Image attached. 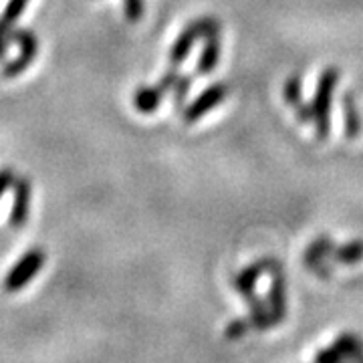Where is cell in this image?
<instances>
[{"mask_svg":"<svg viewBox=\"0 0 363 363\" xmlns=\"http://www.w3.org/2000/svg\"><path fill=\"white\" fill-rule=\"evenodd\" d=\"M11 39L18 45L21 55L14 59L13 63L2 67V77H18L21 73H25L26 69L30 67V63L35 61L37 52H39V40L35 37L33 30L28 28H18V30H11Z\"/></svg>","mask_w":363,"mask_h":363,"instance_id":"obj_3","label":"cell"},{"mask_svg":"<svg viewBox=\"0 0 363 363\" xmlns=\"http://www.w3.org/2000/svg\"><path fill=\"white\" fill-rule=\"evenodd\" d=\"M26 4H28V0H9V4L4 6V11L0 14V18L6 23V25H14V21L21 16V13L26 9Z\"/></svg>","mask_w":363,"mask_h":363,"instance_id":"obj_19","label":"cell"},{"mask_svg":"<svg viewBox=\"0 0 363 363\" xmlns=\"http://www.w3.org/2000/svg\"><path fill=\"white\" fill-rule=\"evenodd\" d=\"M279 271H283V267H281L279 260L274 259V257H262V259L252 262V264H248V267H245L242 271L238 272L233 279V286L236 289V293L245 298L247 295L257 291V283H259V279L264 272L267 274H274V272Z\"/></svg>","mask_w":363,"mask_h":363,"instance_id":"obj_4","label":"cell"},{"mask_svg":"<svg viewBox=\"0 0 363 363\" xmlns=\"http://www.w3.org/2000/svg\"><path fill=\"white\" fill-rule=\"evenodd\" d=\"M164 95H166V91L162 89L160 85H154V87L143 85L140 89L133 91V107L140 113H143V116H150V113H154L157 107L162 105Z\"/></svg>","mask_w":363,"mask_h":363,"instance_id":"obj_11","label":"cell"},{"mask_svg":"<svg viewBox=\"0 0 363 363\" xmlns=\"http://www.w3.org/2000/svg\"><path fill=\"white\" fill-rule=\"evenodd\" d=\"M123 11L130 23H138L143 16V0H123Z\"/></svg>","mask_w":363,"mask_h":363,"instance_id":"obj_21","label":"cell"},{"mask_svg":"<svg viewBox=\"0 0 363 363\" xmlns=\"http://www.w3.org/2000/svg\"><path fill=\"white\" fill-rule=\"evenodd\" d=\"M28 210H30V182L26 178H16L13 210H11V218H9L14 228L25 226L28 220Z\"/></svg>","mask_w":363,"mask_h":363,"instance_id":"obj_6","label":"cell"},{"mask_svg":"<svg viewBox=\"0 0 363 363\" xmlns=\"http://www.w3.org/2000/svg\"><path fill=\"white\" fill-rule=\"evenodd\" d=\"M250 329H252L250 319H248V317H240V319H234V321H230V323L226 325L224 335L228 339H240L245 337Z\"/></svg>","mask_w":363,"mask_h":363,"instance_id":"obj_18","label":"cell"},{"mask_svg":"<svg viewBox=\"0 0 363 363\" xmlns=\"http://www.w3.org/2000/svg\"><path fill=\"white\" fill-rule=\"evenodd\" d=\"M359 363H363V359H362V362H359Z\"/></svg>","mask_w":363,"mask_h":363,"instance_id":"obj_26","label":"cell"},{"mask_svg":"<svg viewBox=\"0 0 363 363\" xmlns=\"http://www.w3.org/2000/svg\"><path fill=\"white\" fill-rule=\"evenodd\" d=\"M190 25L194 26L196 33H198V37H200V39L220 37L222 25H220V21H216L214 16H200V18L192 21Z\"/></svg>","mask_w":363,"mask_h":363,"instance_id":"obj_15","label":"cell"},{"mask_svg":"<svg viewBox=\"0 0 363 363\" xmlns=\"http://www.w3.org/2000/svg\"><path fill=\"white\" fill-rule=\"evenodd\" d=\"M192 83H194V75H180V79L176 81V85H174V105H176V109H182V105L186 104L190 89H192Z\"/></svg>","mask_w":363,"mask_h":363,"instance_id":"obj_17","label":"cell"},{"mask_svg":"<svg viewBox=\"0 0 363 363\" xmlns=\"http://www.w3.org/2000/svg\"><path fill=\"white\" fill-rule=\"evenodd\" d=\"M200 39L198 37V33H196V28L192 25H188L184 30L180 33V37L174 40V45H172V49H169V63L172 65H180L184 63L188 57H190V52L194 49V43Z\"/></svg>","mask_w":363,"mask_h":363,"instance_id":"obj_12","label":"cell"},{"mask_svg":"<svg viewBox=\"0 0 363 363\" xmlns=\"http://www.w3.org/2000/svg\"><path fill=\"white\" fill-rule=\"evenodd\" d=\"M267 303L277 323H283L286 317V281L283 271L271 274V289H269Z\"/></svg>","mask_w":363,"mask_h":363,"instance_id":"obj_7","label":"cell"},{"mask_svg":"<svg viewBox=\"0 0 363 363\" xmlns=\"http://www.w3.org/2000/svg\"><path fill=\"white\" fill-rule=\"evenodd\" d=\"M341 107H343V135H345L347 140H357L359 133H362L363 123L353 91H347V93L341 97Z\"/></svg>","mask_w":363,"mask_h":363,"instance_id":"obj_8","label":"cell"},{"mask_svg":"<svg viewBox=\"0 0 363 363\" xmlns=\"http://www.w3.org/2000/svg\"><path fill=\"white\" fill-rule=\"evenodd\" d=\"M178 79H180V71H178V67L174 65L169 71L164 73V77L160 79V83H157V85L168 93L169 89H174V85H176V81H178Z\"/></svg>","mask_w":363,"mask_h":363,"instance_id":"obj_22","label":"cell"},{"mask_svg":"<svg viewBox=\"0 0 363 363\" xmlns=\"http://www.w3.org/2000/svg\"><path fill=\"white\" fill-rule=\"evenodd\" d=\"M295 116L301 123H309L313 121V109H311V104H301L298 107H295Z\"/></svg>","mask_w":363,"mask_h":363,"instance_id":"obj_25","label":"cell"},{"mask_svg":"<svg viewBox=\"0 0 363 363\" xmlns=\"http://www.w3.org/2000/svg\"><path fill=\"white\" fill-rule=\"evenodd\" d=\"M226 97H228V85L226 83H214V85H210L208 89L202 91L194 101L182 111L184 123H194L198 119H202L208 111H212L214 107H218Z\"/></svg>","mask_w":363,"mask_h":363,"instance_id":"obj_5","label":"cell"},{"mask_svg":"<svg viewBox=\"0 0 363 363\" xmlns=\"http://www.w3.org/2000/svg\"><path fill=\"white\" fill-rule=\"evenodd\" d=\"M315 363H345L343 359V355L335 350V345H329V347H325V350L317 351L315 353Z\"/></svg>","mask_w":363,"mask_h":363,"instance_id":"obj_20","label":"cell"},{"mask_svg":"<svg viewBox=\"0 0 363 363\" xmlns=\"http://www.w3.org/2000/svg\"><path fill=\"white\" fill-rule=\"evenodd\" d=\"M11 39V25H6L2 18H0V59L4 57L6 52V43Z\"/></svg>","mask_w":363,"mask_h":363,"instance_id":"obj_24","label":"cell"},{"mask_svg":"<svg viewBox=\"0 0 363 363\" xmlns=\"http://www.w3.org/2000/svg\"><path fill=\"white\" fill-rule=\"evenodd\" d=\"M45 260H47V257H45V252L40 248H33V250L25 252L18 259V262L11 269V272L6 274V279H4V291L16 293L23 286L28 285L37 277V272L45 267Z\"/></svg>","mask_w":363,"mask_h":363,"instance_id":"obj_2","label":"cell"},{"mask_svg":"<svg viewBox=\"0 0 363 363\" xmlns=\"http://www.w3.org/2000/svg\"><path fill=\"white\" fill-rule=\"evenodd\" d=\"M283 95H285V101L293 109L303 104V83L298 75H291L285 81V87H283Z\"/></svg>","mask_w":363,"mask_h":363,"instance_id":"obj_16","label":"cell"},{"mask_svg":"<svg viewBox=\"0 0 363 363\" xmlns=\"http://www.w3.org/2000/svg\"><path fill=\"white\" fill-rule=\"evenodd\" d=\"M339 79H341L339 69L327 67L321 73L315 95H313V123H315V135L319 142H325L331 135V105H333V95L337 89Z\"/></svg>","mask_w":363,"mask_h":363,"instance_id":"obj_1","label":"cell"},{"mask_svg":"<svg viewBox=\"0 0 363 363\" xmlns=\"http://www.w3.org/2000/svg\"><path fill=\"white\" fill-rule=\"evenodd\" d=\"M220 57H222L220 37L206 39V45H204V49H202L200 57H198V61H196V75H200V77H206V75H210V73L218 67V63H220Z\"/></svg>","mask_w":363,"mask_h":363,"instance_id":"obj_10","label":"cell"},{"mask_svg":"<svg viewBox=\"0 0 363 363\" xmlns=\"http://www.w3.org/2000/svg\"><path fill=\"white\" fill-rule=\"evenodd\" d=\"M333 345L347 363H359L363 359V341L355 333H341Z\"/></svg>","mask_w":363,"mask_h":363,"instance_id":"obj_13","label":"cell"},{"mask_svg":"<svg viewBox=\"0 0 363 363\" xmlns=\"http://www.w3.org/2000/svg\"><path fill=\"white\" fill-rule=\"evenodd\" d=\"M14 182H16V176H14L13 169H0V198H2V194H4L11 186H14Z\"/></svg>","mask_w":363,"mask_h":363,"instance_id":"obj_23","label":"cell"},{"mask_svg":"<svg viewBox=\"0 0 363 363\" xmlns=\"http://www.w3.org/2000/svg\"><path fill=\"white\" fill-rule=\"evenodd\" d=\"M333 250H335V240L333 238H329V236L315 238L311 245L307 247V250H305V259H303L305 260V267L315 272L323 262L331 260Z\"/></svg>","mask_w":363,"mask_h":363,"instance_id":"obj_9","label":"cell"},{"mask_svg":"<svg viewBox=\"0 0 363 363\" xmlns=\"http://www.w3.org/2000/svg\"><path fill=\"white\" fill-rule=\"evenodd\" d=\"M331 260L337 264H357L363 260V240H351L341 247H335Z\"/></svg>","mask_w":363,"mask_h":363,"instance_id":"obj_14","label":"cell"}]
</instances>
